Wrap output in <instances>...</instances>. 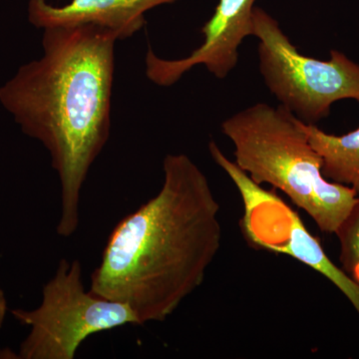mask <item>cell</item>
I'll use <instances>...</instances> for the list:
<instances>
[{
	"mask_svg": "<svg viewBox=\"0 0 359 359\" xmlns=\"http://www.w3.org/2000/svg\"><path fill=\"white\" fill-rule=\"evenodd\" d=\"M309 143L323 160V175L330 182L353 188L359 196V127L335 136L304 122Z\"/></svg>",
	"mask_w": 359,
	"mask_h": 359,
	"instance_id": "cell-9",
	"label": "cell"
},
{
	"mask_svg": "<svg viewBox=\"0 0 359 359\" xmlns=\"http://www.w3.org/2000/svg\"><path fill=\"white\" fill-rule=\"evenodd\" d=\"M252 36L259 39V71L280 105L306 124L330 114L332 104L344 99L359 103V65L332 49L323 61L304 55L280 23L255 7Z\"/></svg>",
	"mask_w": 359,
	"mask_h": 359,
	"instance_id": "cell-5",
	"label": "cell"
},
{
	"mask_svg": "<svg viewBox=\"0 0 359 359\" xmlns=\"http://www.w3.org/2000/svg\"><path fill=\"white\" fill-rule=\"evenodd\" d=\"M221 128L235 148L233 162L255 183L282 191L323 233L337 231L358 193L323 176V160L302 120L280 104L257 103L224 120Z\"/></svg>",
	"mask_w": 359,
	"mask_h": 359,
	"instance_id": "cell-3",
	"label": "cell"
},
{
	"mask_svg": "<svg viewBox=\"0 0 359 359\" xmlns=\"http://www.w3.org/2000/svg\"><path fill=\"white\" fill-rule=\"evenodd\" d=\"M7 309H8V304H7L6 294L0 287V328L2 327L4 320H6Z\"/></svg>",
	"mask_w": 359,
	"mask_h": 359,
	"instance_id": "cell-11",
	"label": "cell"
},
{
	"mask_svg": "<svg viewBox=\"0 0 359 359\" xmlns=\"http://www.w3.org/2000/svg\"><path fill=\"white\" fill-rule=\"evenodd\" d=\"M257 1L219 0L212 18L201 28L204 41L188 57L160 58L149 48L146 55L148 79L159 86H172L198 65H204L219 79L228 76L238 65V47L252 35Z\"/></svg>",
	"mask_w": 359,
	"mask_h": 359,
	"instance_id": "cell-7",
	"label": "cell"
},
{
	"mask_svg": "<svg viewBox=\"0 0 359 359\" xmlns=\"http://www.w3.org/2000/svg\"><path fill=\"white\" fill-rule=\"evenodd\" d=\"M11 314L30 327L20 346V359H73L91 335L140 325L127 304L85 290L79 259H60L53 278L44 285L39 308L13 309Z\"/></svg>",
	"mask_w": 359,
	"mask_h": 359,
	"instance_id": "cell-4",
	"label": "cell"
},
{
	"mask_svg": "<svg viewBox=\"0 0 359 359\" xmlns=\"http://www.w3.org/2000/svg\"><path fill=\"white\" fill-rule=\"evenodd\" d=\"M152 199L110 233L90 290L129 306L140 325L163 323L204 283L222 245L219 203L185 154H168Z\"/></svg>",
	"mask_w": 359,
	"mask_h": 359,
	"instance_id": "cell-1",
	"label": "cell"
},
{
	"mask_svg": "<svg viewBox=\"0 0 359 359\" xmlns=\"http://www.w3.org/2000/svg\"><path fill=\"white\" fill-rule=\"evenodd\" d=\"M334 233L339 241L341 269L359 285V196Z\"/></svg>",
	"mask_w": 359,
	"mask_h": 359,
	"instance_id": "cell-10",
	"label": "cell"
},
{
	"mask_svg": "<svg viewBox=\"0 0 359 359\" xmlns=\"http://www.w3.org/2000/svg\"><path fill=\"white\" fill-rule=\"evenodd\" d=\"M209 151L241 195L244 212L240 226L248 244L255 249L294 257L318 271L346 295L359 316V285L332 263L299 215L275 192L255 183L224 154L216 142H210Z\"/></svg>",
	"mask_w": 359,
	"mask_h": 359,
	"instance_id": "cell-6",
	"label": "cell"
},
{
	"mask_svg": "<svg viewBox=\"0 0 359 359\" xmlns=\"http://www.w3.org/2000/svg\"><path fill=\"white\" fill-rule=\"evenodd\" d=\"M117 40L92 25L45 28L42 58L0 88V102L23 133L50 154L60 181V237L77 231L82 188L109 140Z\"/></svg>",
	"mask_w": 359,
	"mask_h": 359,
	"instance_id": "cell-2",
	"label": "cell"
},
{
	"mask_svg": "<svg viewBox=\"0 0 359 359\" xmlns=\"http://www.w3.org/2000/svg\"><path fill=\"white\" fill-rule=\"evenodd\" d=\"M179 0H71L53 6L46 0H29L28 20L35 27L92 25L112 30L118 39L131 37L145 25V13Z\"/></svg>",
	"mask_w": 359,
	"mask_h": 359,
	"instance_id": "cell-8",
	"label": "cell"
}]
</instances>
